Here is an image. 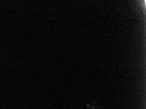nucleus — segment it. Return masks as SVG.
<instances>
[{
	"label": "nucleus",
	"instance_id": "obj_1",
	"mask_svg": "<svg viewBox=\"0 0 146 109\" xmlns=\"http://www.w3.org/2000/svg\"><path fill=\"white\" fill-rule=\"evenodd\" d=\"M88 109H95L96 108H98L99 107V106H97L95 105V102H92V103L91 104H88Z\"/></svg>",
	"mask_w": 146,
	"mask_h": 109
}]
</instances>
